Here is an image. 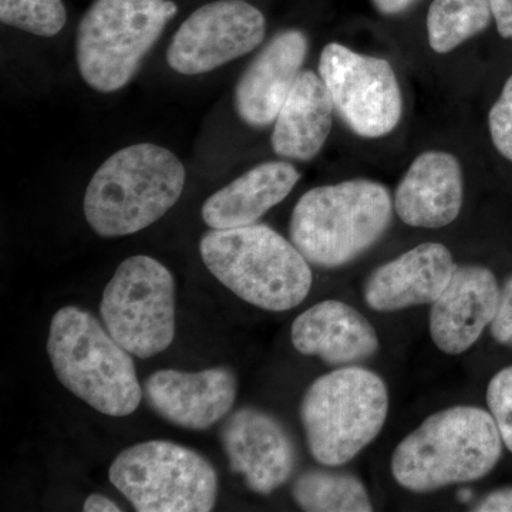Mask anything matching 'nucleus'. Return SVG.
<instances>
[{
	"mask_svg": "<svg viewBox=\"0 0 512 512\" xmlns=\"http://www.w3.org/2000/svg\"><path fill=\"white\" fill-rule=\"evenodd\" d=\"M83 510L86 512H120L119 505L101 494H92L84 501Z\"/></svg>",
	"mask_w": 512,
	"mask_h": 512,
	"instance_id": "obj_29",
	"label": "nucleus"
},
{
	"mask_svg": "<svg viewBox=\"0 0 512 512\" xmlns=\"http://www.w3.org/2000/svg\"><path fill=\"white\" fill-rule=\"evenodd\" d=\"M151 409L174 426L207 430L224 419L237 400V377L227 367L201 372L163 369L144 383Z\"/></svg>",
	"mask_w": 512,
	"mask_h": 512,
	"instance_id": "obj_13",
	"label": "nucleus"
},
{
	"mask_svg": "<svg viewBox=\"0 0 512 512\" xmlns=\"http://www.w3.org/2000/svg\"><path fill=\"white\" fill-rule=\"evenodd\" d=\"M177 12L171 0H94L76 35L87 86L100 93L127 86Z\"/></svg>",
	"mask_w": 512,
	"mask_h": 512,
	"instance_id": "obj_7",
	"label": "nucleus"
},
{
	"mask_svg": "<svg viewBox=\"0 0 512 512\" xmlns=\"http://www.w3.org/2000/svg\"><path fill=\"white\" fill-rule=\"evenodd\" d=\"M232 473L241 474L249 490L269 495L288 483L296 467L295 444L284 424L262 410L244 407L221 430Z\"/></svg>",
	"mask_w": 512,
	"mask_h": 512,
	"instance_id": "obj_12",
	"label": "nucleus"
},
{
	"mask_svg": "<svg viewBox=\"0 0 512 512\" xmlns=\"http://www.w3.org/2000/svg\"><path fill=\"white\" fill-rule=\"evenodd\" d=\"M457 266L447 247L426 242L376 268L366 279L363 296L372 311L383 313L433 305Z\"/></svg>",
	"mask_w": 512,
	"mask_h": 512,
	"instance_id": "obj_16",
	"label": "nucleus"
},
{
	"mask_svg": "<svg viewBox=\"0 0 512 512\" xmlns=\"http://www.w3.org/2000/svg\"><path fill=\"white\" fill-rule=\"evenodd\" d=\"M47 353L59 382L97 412L126 417L140 406L143 390L131 353L92 313L77 306L57 311Z\"/></svg>",
	"mask_w": 512,
	"mask_h": 512,
	"instance_id": "obj_5",
	"label": "nucleus"
},
{
	"mask_svg": "<svg viewBox=\"0 0 512 512\" xmlns=\"http://www.w3.org/2000/svg\"><path fill=\"white\" fill-rule=\"evenodd\" d=\"M476 512H512V487L498 488L485 495L473 508Z\"/></svg>",
	"mask_w": 512,
	"mask_h": 512,
	"instance_id": "obj_27",
	"label": "nucleus"
},
{
	"mask_svg": "<svg viewBox=\"0 0 512 512\" xmlns=\"http://www.w3.org/2000/svg\"><path fill=\"white\" fill-rule=\"evenodd\" d=\"M372 2L383 15L394 16L412 8L417 0H372Z\"/></svg>",
	"mask_w": 512,
	"mask_h": 512,
	"instance_id": "obj_30",
	"label": "nucleus"
},
{
	"mask_svg": "<svg viewBox=\"0 0 512 512\" xmlns=\"http://www.w3.org/2000/svg\"><path fill=\"white\" fill-rule=\"evenodd\" d=\"M308 49V37L298 29L276 33L266 43L235 87V110L244 123L254 128L275 123L302 72Z\"/></svg>",
	"mask_w": 512,
	"mask_h": 512,
	"instance_id": "obj_15",
	"label": "nucleus"
},
{
	"mask_svg": "<svg viewBox=\"0 0 512 512\" xmlns=\"http://www.w3.org/2000/svg\"><path fill=\"white\" fill-rule=\"evenodd\" d=\"M0 20L35 36H56L66 25L62 0H0Z\"/></svg>",
	"mask_w": 512,
	"mask_h": 512,
	"instance_id": "obj_23",
	"label": "nucleus"
},
{
	"mask_svg": "<svg viewBox=\"0 0 512 512\" xmlns=\"http://www.w3.org/2000/svg\"><path fill=\"white\" fill-rule=\"evenodd\" d=\"M490 330L495 342L512 348V275L500 289L497 312Z\"/></svg>",
	"mask_w": 512,
	"mask_h": 512,
	"instance_id": "obj_26",
	"label": "nucleus"
},
{
	"mask_svg": "<svg viewBox=\"0 0 512 512\" xmlns=\"http://www.w3.org/2000/svg\"><path fill=\"white\" fill-rule=\"evenodd\" d=\"M392 217L389 190L356 178L303 194L293 208L289 235L309 264L340 268L369 251L386 234Z\"/></svg>",
	"mask_w": 512,
	"mask_h": 512,
	"instance_id": "obj_4",
	"label": "nucleus"
},
{
	"mask_svg": "<svg viewBox=\"0 0 512 512\" xmlns=\"http://www.w3.org/2000/svg\"><path fill=\"white\" fill-rule=\"evenodd\" d=\"M491 19L490 0H433L427 13L429 45L444 55L484 32Z\"/></svg>",
	"mask_w": 512,
	"mask_h": 512,
	"instance_id": "obj_22",
	"label": "nucleus"
},
{
	"mask_svg": "<svg viewBox=\"0 0 512 512\" xmlns=\"http://www.w3.org/2000/svg\"><path fill=\"white\" fill-rule=\"evenodd\" d=\"M333 111L322 77L312 70L301 72L274 123L271 143L275 153L296 161L318 156L332 130Z\"/></svg>",
	"mask_w": 512,
	"mask_h": 512,
	"instance_id": "obj_20",
	"label": "nucleus"
},
{
	"mask_svg": "<svg viewBox=\"0 0 512 512\" xmlns=\"http://www.w3.org/2000/svg\"><path fill=\"white\" fill-rule=\"evenodd\" d=\"M301 174L286 161H269L251 168L202 205V220L211 229L248 227L281 204Z\"/></svg>",
	"mask_w": 512,
	"mask_h": 512,
	"instance_id": "obj_19",
	"label": "nucleus"
},
{
	"mask_svg": "<svg viewBox=\"0 0 512 512\" xmlns=\"http://www.w3.org/2000/svg\"><path fill=\"white\" fill-rule=\"evenodd\" d=\"M389 390L365 367L345 366L318 377L301 403V421L312 457L338 467L359 456L383 430Z\"/></svg>",
	"mask_w": 512,
	"mask_h": 512,
	"instance_id": "obj_6",
	"label": "nucleus"
},
{
	"mask_svg": "<svg viewBox=\"0 0 512 512\" xmlns=\"http://www.w3.org/2000/svg\"><path fill=\"white\" fill-rule=\"evenodd\" d=\"M500 289L485 266H457L446 289L431 305L429 329L437 349L456 356L473 348L493 323Z\"/></svg>",
	"mask_w": 512,
	"mask_h": 512,
	"instance_id": "obj_14",
	"label": "nucleus"
},
{
	"mask_svg": "<svg viewBox=\"0 0 512 512\" xmlns=\"http://www.w3.org/2000/svg\"><path fill=\"white\" fill-rule=\"evenodd\" d=\"M490 3L498 33L512 40V0H490Z\"/></svg>",
	"mask_w": 512,
	"mask_h": 512,
	"instance_id": "obj_28",
	"label": "nucleus"
},
{
	"mask_svg": "<svg viewBox=\"0 0 512 512\" xmlns=\"http://www.w3.org/2000/svg\"><path fill=\"white\" fill-rule=\"evenodd\" d=\"M184 164L167 148L143 143L121 148L94 173L84 194V217L104 238L137 234L180 200Z\"/></svg>",
	"mask_w": 512,
	"mask_h": 512,
	"instance_id": "obj_2",
	"label": "nucleus"
},
{
	"mask_svg": "<svg viewBox=\"0 0 512 512\" xmlns=\"http://www.w3.org/2000/svg\"><path fill=\"white\" fill-rule=\"evenodd\" d=\"M100 315L131 355L148 359L164 352L175 336L173 274L151 256H130L104 289Z\"/></svg>",
	"mask_w": 512,
	"mask_h": 512,
	"instance_id": "obj_9",
	"label": "nucleus"
},
{
	"mask_svg": "<svg viewBox=\"0 0 512 512\" xmlns=\"http://www.w3.org/2000/svg\"><path fill=\"white\" fill-rule=\"evenodd\" d=\"M463 200V171L457 158L444 151H426L397 185L394 210L410 227L437 229L457 220Z\"/></svg>",
	"mask_w": 512,
	"mask_h": 512,
	"instance_id": "obj_17",
	"label": "nucleus"
},
{
	"mask_svg": "<svg viewBox=\"0 0 512 512\" xmlns=\"http://www.w3.org/2000/svg\"><path fill=\"white\" fill-rule=\"evenodd\" d=\"M293 348L330 366H350L375 356L380 348L376 329L353 306L322 301L292 323Z\"/></svg>",
	"mask_w": 512,
	"mask_h": 512,
	"instance_id": "obj_18",
	"label": "nucleus"
},
{
	"mask_svg": "<svg viewBox=\"0 0 512 512\" xmlns=\"http://www.w3.org/2000/svg\"><path fill=\"white\" fill-rule=\"evenodd\" d=\"M111 484L138 512H208L218 497V476L192 448L151 440L114 458Z\"/></svg>",
	"mask_w": 512,
	"mask_h": 512,
	"instance_id": "obj_8",
	"label": "nucleus"
},
{
	"mask_svg": "<svg viewBox=\"0 0 512 512\" xmlns=\"http://www.w3.org/2000/svg\"><path fill=\"white\" fill-rule=\"evenodd\" d=\"M319 76L336 113L357 136H387L402 120V90L387 60L329 43L320 53Z\"/></svg>",
	"mask_w": 512,
	"mask_h": 512,
	"instance_id": "obj_10",
	"label": "nucleus"
},
{
	"mask_svg": "<svg viewBox=\"0 0 512 512\" xmlns=\"http://www.w3.org/2000/svg\"><path fill=\"white\" fill-rule=\"evenodd\" d=\"M265 32V16L244 0L207 3L175 33L168 46L167 63L184 76L212 72L255 50Z\"/></svg>",
	"mask_w": 512,
	"mask_h": 512,
	"instance_id": "obj_11",
	"label": "nucleus"
},
{
	"mask_svg": "<svg viewBox=\"0 0 512 512\" xmlns=\"http://www.w3.org/2000/svg\"><path fill=\"white\" fill-rule=\"evenodd\" d=\"M504 441L490 410L454 406L431 414L393 451L392 476L404 490L434 493L491 473Z\"/></svg>",
	"mask_w": 512,
	"mask_h": 512,
	"instance_id": "obj_1",
	"label": "nucleus"
},
{
	"mask_svg": "<svg viewBox=\"0 0 512 512\" xmlns=\"http://www.w3.org/2000/svg\"><path fill=\"white\" fill-rule=\"evenodd\" d=\"M292 497L303 511H373L365 485L352 474L306 471L293 483Z\"/></svg>",
	"mask_w": 512,
	"mask_h": 512,
	"instance_id": "obj_21",
	"label": "nucleus"
},
{
	"mask_svg": "<svg viewBox=\"0 0 512 512\" xmlns=\"http://www.w3.org/2000/svg\"><path fill=\"white\" fill-rule=\"evenodd\" d=\"M487 406L503 437L504 446L512 453V365L495 373L488 383Z\"/></svg>",
	"mask_w": 512,
	"mask_h": 512,
	"instance_id": "obj_24",
	"label": "nucleus"
},
{
	"mask_svg": "<svg viewBox=\"0 0 512 512\" xmlns=\"http://www.w3.org/2000/svg\"><path fill=\"white\" fill-rule=\"evenodd\" d=\"M488 127L494 147L512 163V76L488 114Z\"/></svg>",
	"mask_w": 512,
	"mask_h": 512,
	"instance_id": "obj_25",
	"label": "nucleus"
},
{
	"mask_svg": "<svg viewBox=\"0 0 512 512\" xmlns=\"http://www.w3.org/2000/svg\"><path fill=\"white\" fill-rule=\"evenodd\" d=\"M200 252L222 285L264 311H291L311 292L309 262L268 225L211 229L201 239Z\"/></svg>",
	"mask_w": 512,
	"mask_h": 512,
	"instance_id": "obj_3",
	"label": "nucleus"
}]
</instances>
